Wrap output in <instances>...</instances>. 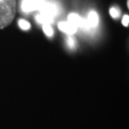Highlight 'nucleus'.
<instances>
[{
	"label": "nucleus",
	"mask_w": 129,
	"mask_h": 129,
	"mask_svg": "<svg viewBox=\"0 0 129 129\" xmlns=\"http://www.w3.org/2000/svg\"><path fill=\"white\" fill-rule=\"evenodd\" d=\"M43 30L45 34L49 37H51L53 35V29L50 26V24H43Z\"/></svg>",
	"instance_id": "nucleus-8"
},
{
	"label": "nucleus",
	"mask_w": 129,
	"mask_h": 129,
	"mask_svg": "<svg viewBox=\"0 0 129 129\" xmlns=\"http://www.w3.org/2000/svg\"><path fill=\"white\" fill-rule=\"evenodd\" d=\"M110 14H111V16H112V18L117 19V18L119 17L120 12L118 11L116 8H111V9H110Z\"/></svg>",
	"instance_id": "nucleus-10"
},
{
	"label": "nucleus",
	"mask_w": 129,
	"mask_h": 129,
	"mask_svg": "<svg viewBox=\"0 0 129 129\" xmlns=\"http://www.w3.org/2000/svg\"><path fill=\"white\" fill-rule=\"evenodd\" d=\"M16 14V0L0 1V29L9 26Z\"/></svg>",
	"instance_id": "nucleus-1"
},
{
	"label": "nucleus",
	"mask_w": 129,
	"mask_h": 129,
	"mask_svg": "<svg viewBox=\"0 0 129 129\" xmlns=\"http://www.w3.org/2000/svg\"><path fill=\"white\" fill-rule=\"evenodd\" d=\"M0 1H1V0H0Z\"/></svg>",
	"instance_id": "nucleus-13"
},
{
	"label": "nucleus",
	"mask_w": 129,
	"mask_h": 129,
	"mask_svg": "<svg viewBox=\"0 0 129 129\" xmlns=\"http://www.w3.org/2000/svg\"><path fill=\"white\" fill-rule=\"evenodd\" d=\"M40 14L50 17L51 19H53L54 16L56 15V13H57V9L55 8V5L51 4H44L43 6L40 9Z\"/></svg>",
	"instance_id": "nucleus-3"
},
{
	"label": "nucleus",
	"mask_w": 129,
	"mask_h": 129,
	"mask_svg": "<svg viewBox=\"0 0 129 129\" xmlns=\"http://www.w3.org/2000/svg\"><path fill=\"white\" fill-rule=\"evenodd\" d=\"M19 27L24 30H27L30 28V24L24 19H19Z\"/></svg>",
	"instance_id": "nucleus-9"
},
{
	"label": "nucleus",
	"mask_w": 129,
	"mask_h": 129,
	"mask_svg": "<svg viewBox=\"0 0 129 129\" xmlns=\"http://www.w3.org/2000/svg\"><path fill=\"white\" fill-rule=\"evenodd\" d=\"M122 24L124 25L125 27H127L128 26V24H129V16L127 14H126L123 16L122 18Z\"/></svg>",
	"instance_id": "nucleus-11"
},
{
	"label": "nucleus",
	"mask_w": 129,
	"mask_h": 129,
	"mask_svg": "<svg viewBox=\"0 0 129 129\" xmlns=\"http://www.w3.org/2000/svg\"><path fill=\"white\" fill-rule=\"evenodd\" d=\"M44 4H45L44 0H24L22 3V9L24 12L39 10Z\"/></svg>",
	"instance_id": "nucleus-2"
},
{
	"label": "nucleus",
	"mask_w": 129,
	"mask_h": 129,
	"mask_svg": "<svg viewBox=\"0 0 129 129\" xmlns=\"http://www.w3.org/2000/svg\"><path fill=\"white\" fill-rule=\"evenodd\" d=\"M36 19H37V21L39 23H40V24H50V23L53 22V19H51V18L48 17V16H45V15H44L42 14H39L36 16Z\"/></svg>",
	"instance_id": "nucleus-6"
},
{
	"label": "nucleus",
	"mask_w": 129,
	"mask_h": 129,
	"mask_svg": "<svg viewBox=\"0 0 129 129\" xmlns=\"http://www.w3.org/2000/svg\"><path fill=\"white\" fill-rule=\"evenodd\" d=\"M127 8H129V0H127Z\"/></svg>",
	"instance_id": "nucleus-12"
},
{
	"label": "nucleus",
	"mask_w": 129,
	"mask_h": 129,
	"mask_svg": "<svg viewBox=\"0 0 129 129\" xmlns=\"http://www.w3.org/2000/svg\"><path fill=\"white\" fill-rule=\"evenodd\" d=\"M66 45L67 46L70 48V49H75L76 46V40L72 37L71 35H68L66 38Z\"/></svg>",
	"instance_id": "nucleus-7"
},
{
	"label": "nucleus",
	"mask_w": 129,
	"mask_h": 129,
	"mask_svg": "<svg viewBox=\"0 0 129 129\" xmlns=\"http://www.w3.org/2000/svg\"><path fill=\"white\" fill-rule=\"evenodd\" d=\"M58 28L59 29L61 30L62 32L67 34L69 35H74L75 33L77 31V27L75 26L71 23L67 22H60L58 24Z\"/></svg>",
	"instance_id": "nucleus-4"
},
{
	"label": "nucleus",
	"mask_w": 129,
	"mask_h": 129,
	"mask_svg": "<svg viewBox=\"0 0 129 129\" xmlns=\"http://www.w3.org/2000/svg\"><path fill=\"white\" fill-rule=\"evenodd\" d=\"M98 21H99V19H98V15L94 11L90 12L88 18H87V19H86L87 24H88L89 28L96 27L98 24Z\"/></svg>",
	"instance_id": "nucleus-5"
}]
</instances>
